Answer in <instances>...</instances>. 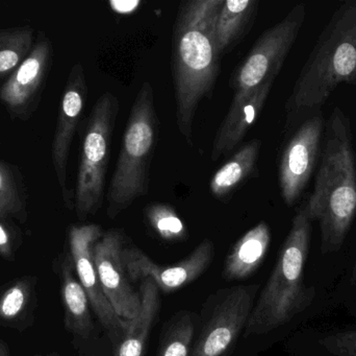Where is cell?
Here are the masks:
<instances>
[{
	"label": "cell",
	"instance_id": "cell-5",
	"mask_svg": "<svg viewBox=\"0 0 356 356\" xmlns=\"http://www.w3.org/2000/svg\"><path fill=\"white\" fill-rule=\"evenodd\" d=\"M159 136L154 88L145 82L131 107L108 190V217L115 219L149 192L150 167Z\"/></svg>",
	"mask_w": 356,
	"mask_h": 356
},
{
	"label": "cell",
	"instance_id": "cell-2",
	"mask_svg": "<svg viewBox=\"0 0 356 356\" xmlns=\"http://www.w3.org/2000/svg\"><path fill=\"white\" fill-rule=\"evenodd\" d=\"M321 162L307 205L309 219L318 221L322 255L336 253L346 240L356 215V161L350 121L334 109L324 132Z\"/></svg>",
	"mask_w": 356,
	"mask_h": 356
},
{
	"label": "cell",
	"instance_id": "cell-3",
	"mask_svg": "<svg viewBox=\"0 0 356 356\" xmlns=\"http://www.w3.org/2000/svg\"><path fill=\"white\" fill-rule=\"evenodd\" d=\"M343 83H356V0L337 8L299 73L286 102V129L319 110Z\"/></svg>",
	"mask_w": 356,
	"mask_h": 356
},
{
	"label": "cell",
	"instance_id": "cell-28",
	"mask_svg": "<svg viewBox=\"0 0 356 356\" xmlns=\"http://www.w3.org/2000/svg\"><path fill=\"white\" fill-rule=\"evenodd\" d=\"M0 356H10V350L2 342H0Z\"/></svg>",
	"mask_w": 356,
	"mask_h": 356
},
{
	"label": "cell",
	"instance_id": "cell-12",
	"mask_svg": "<svg viewBox=\"0 0 356 356\" xmlns=\"http://www.w3.org/2000/svg\"><path fill=\"white\" fill-rule=\"evenodd\" d=\"M88 98V84L83 65H73L60 100L58 123L52 141L51 157L63 199L68 208H74V196L67 187V167L71 144L79 127Z\"/></svg>",
	"mask_w": 356,
	"mask_h": 356
},
{
	"label": "cell",
	"instance_id": "cell-14",
	"mask_svg": "<svg viewBox=\"0 0 356 356\" xmlns=\"http://www.w3.org/2000/svg\"><path fill=\"white\" fill-rule=\"evenodd\" d=\"M52 61V45L39 33L31 54L0 87V102L13 116L26 118L38 104Z\"/></svg>",
	"mask_w": 356,
	"mask_h": 356
},
{
	"label": "cell",
	"instance_id": "cell-10",
	"mask_svg": "<svg viewBox=\"0 0 356 356\" xmlns=\"http://www.w3.org/2000/svg\"><path fill=\"white\" fill-rule=\"evenodd\" d=\"M104 235L98 225L73 226L69 232V246L71 258L79 281L85 290L90 305L99 319L111 338L114 341L122 340L129 321L121 319L115 313L106 299L96 271L93 258L94 245Z\"/></svg>",
	"mask_w": 356,
	"mask_h": 356
},
{
	"label": "cell",
	"instance_id": "cell-25",
	"mask_svg": "<svg viewBox=\"0 0 356 356\" xmlns=\"http://www.w3.org/2000/svg\"><path fill=\"white\" fill-rule=\"evenodd\" d=\"M29 297L27 282L20 281L8 288L0 296V318L8 321L16 319L24 311Z\"/></svg>",
	"mask_w": 356,
	"mask_h": 356
},
{
	"label": "cell",
	"instance_id": "cell-1",
	"mask_svg": "<svg viewBox=\"0 0 356 356\" xmlns=\"http://www.w3.org/2000/svg\"><path fill=\"white\" fill-rule=\"evenodd\" d=\"M224 0H191L180 6L173 29L172 71L178 131L192 142L193 123L201 100L211 95L220 71L213 43Z\"/></svg>",
	"mask_w": 356,
	"mask_h": 356
},
{
	"label": "cell",
	"instance_id": "cell-11",
	"mask_svg": "<svg viewBox=\"0 0 356 356\" xmlns=\"http://www.w3.org/2000/svg\"><path fill=\"white\" fill-rule=\"evenodd\" d=\"M123 236L118 230L104 233L94 245L93 258L100 286L115 313L131 321L141 311V296L131 288L123 263Z\"/></svg>",
	"mask_w": 356,
	"mask_h": 356
},
{
	"label": "cell",
	"instance_id": "cell-18",
	"mask_svg": "<svg viewBox=\"0 0 356 356\" xmlns=\"http://www.w3.org/2000/svg\"><path fill=\"white\" fill-rule=\"evenodd\" d=\"M141 311L129 321L124 336L120 341L116 356H143L146 342L160 309V290L152 278L141 280L140 286Z\"/></svg>",
	"mask_w": 356,
	"mask_h": 356
},
{
	"label": "cell",
	"instance_id": "cell-27",
	"mask_svg": "<svg viewBox=\"0 0 356 356\" xmlns=\"http://www.w3.org/2000/svg\"><path fill=\"white\" fill-rule=\"evenodd\" d=\"M0 255L6 259L13 257L12 238L2 219H0Z\"/></svg>",
	"mask_w": 356,
	"mask_h": 356
},
{
	"label": "cell",
	"instance_id": "cell-4",
	"mask_svg": "<svg viewBox=\"0 0 356 356\" xmlns=\"http://www.w3.org/2000/svg\"><path fill=\"white\" fill-rule=\"evenodd\" d=\"M311 238L312 219L305 203L293 219L275 267L253 307L246 336H261L286 325L315 300V286L305 282Z\"/></svg>",
	"mask_w": 356,
	"mask_h": 356
},
{
	"label": "cell",
	"instance_id": "cell-7",
	"mask_svg": "<svg viewBox=\"0 0 356 356\" xmlns=\"http://www.w3.org/2000/svg\"><path fill=\"white\" fill-rule=\"evenodd\" d=\"M305 15V4H297L280 22L264 31L232 73L229 82L234 93L232 100H242L265 82L275 79L298 37Z\"/></svg>",
	"mask_w": 356,
	"mask_h": 356
},
{
	"label": "cell",
	"instance_id": "cell-23",
	"mask_svg": "<svg viewBox=\"0 0 356 356\" xmlns=\"http://www.w3.org/2000/svg\"><path fill=\"white\" fill-rule=\"evenodd\" d=\"M146 219L150 227L167 242H179L188 238V229L172 207L152 204L146 208Z\"/></svg>",
	"mask_w": 356,
	"mask_h": 356
},
{
	"label": "cell",
	"instance_id": "cell-26",
	"mask_svg": "<svg viewBox=\"0 0 356 356\" xmlns=\"http://www.w3.org/2000/svg\"><path fill=\"white\" fill-rule=\"evenodd\" d=\"M319 345L334 356H356V330L327 334L320 339Z\"/></svg>",
	"mask_w": 356,
	"mask_h": 356
},
{
	"label": "cell",
	"instance_id": "cell-17",
	"mask_svg": "<svg viewBox=\"0 0 356 356\" xmlns=\"http://www.w3.org/2000/svg\"><path fill=\"white\" fill-rule=\"evenodd\" d=\"M271 242V231L265 222L257 224L234 245L224 265L225 279L241 280L252 275L261 265Z\"/></svg>",
	"mask_w": 356,
	"mask_h": 356
},
{
	"label": "cell",
	"instance_id": "cell-19",
	"mask_svg": "<svg viewBox=\"0 0 356 356\" xmlns=\"http://www.w3.org/2000/svg\"><path fill=\"white\" fill-rule=\"evenodd\" d=\"M261 146V140H252L222 165L209 183L211 194L218 199L226 198L244 183L254 171Z\"/></svg>",
	"mask_w": 356,
	"mask_h": 356
},
{
	"label": "cell",
	"instance_id": "cell-24",
	"mask_svg": "<svg viewBox=\"0 0 356 356\" xmlns=\"http://www.w3.org/2000/svg\"><path fill=\"white\" fill-rule=\"evenodd\" d=\"M194 332L190 313L177 315L165 334L158 356H188Z\"/></svg>",
	"mask_w": 356,
	"mask_h": 356
},
{
	"label": "cell",
	"instance_id": "cell-6",
	"mask_svg": "<svg viewBox=\"0 0 356 356\" xmlns=\"http://www.w3.org/2000/svg\"><path fill=\"white\" fill-rule=\"evenodd\" d=\"M120 104L116 95L106 92L92 109L83 135L81 162L74 192V209L79 219L102 208L106 189L113 136Z\"/></svg>",
	"mask_w": 356,
	"mask_h": 356
},
{
	"label": "cell",
	"instance_id": "cell-8",
	"mask_svg": "<svg viewBox=\"0 0 356 356\" xmlns=\"http://www.w3.org/2000/svg\"><path fill=\"white\" fill-rule=\"evenodd\" d=\"M325 123L321 110H315L297 127L282 152L280 187L284 203L293 206L307 187L319 160Z\"/></svg>",
	"mask_w": 356,
	"mask_h": 356
},
{
	"label": "cell",
	"instance_id": "cell-16",
	"mask_svg": "<svg viewBox=\"0 0 356 356\" xmlns=\"http://www.w3.org/2000/svg\"><path fill=\"white\" fill-rule=\"evenodd\" d=\"M257 0H224L213 31V43L218 56L230 52L250 31L259 10Z\"/></svg>",
	"mask_w": 356,
	"mask_h": 356
},
{
	"label": "cell",
	"instance_id": "cell-9",
	"mask_svg": "<svg viewBox=\"0 0 356 356\" xmlns=\"http://www.w3.org/2000/svg\"><path fill=\"white\" fill-rule=\"evenodd\" d=\"M259 286H236L218 303L199 334L192 356H224L246 328Z\"/></svg>",
	"mask_w": 356,
	"mask_h": 356
},
{
	"label": "cell",
	"instance_id": "cell-13",
	"mask_svg": "<svg viewBox=\"0 0 356 356\" xmlns=\"http://www.w3.org/2000/svg\"><path fill=\"white\" fill-rule=\"evenodd\" d=\"M215 246L209 240H203L190 255L175 265H158L136 247L123 249L122 258L131 282L152 278L159 290L173 292L202 275L213 261Z\"/></svg>",
	"mask_w": 356,
	"mask_h": 356
},
{
	"label": "cell",
	"instance_id": "cell-21",
	"mask_svg": "<svg viewBox=\"0 0 356 356\" xmlns=\"http://www.w3.org/2000/svg\"><path fill=\"white\" fill-rule=\"evenodd\" d=\"M27 219V192L24 179L14 165L0 160V219Z\"/></svg>",
	"mask_w": 356,
	"mask_h": 356
},
{
	"label": "cell",
	"instance_id": "cell-20",
	"mask_svg": "<svg viewBox=\"0 0 356 356\" xmlns=\"http://www.w3.org/2000/svg\"><path fill=\"white\" fill-rule=\"evenodd\" d=\"M72 258L66 257L63 265L62 296L66 314V325L75 334L86 336L93 330L90 301L81 282L73 275Z\"/></svg>",
	"mask_w": 356,
	"mask_h": 356
},
{
	"label": "cell",
	"instance_id": "cell-29",
	"mask_svg": "<svg viewBox=\"0 0 356 356\" xmlns=\"http://www.w3.org/2000/svg\"><path fill=\"white\" fill-rule=\"evenodd\" d=\"M350 280H351V284H356V259H355V265H353V274H351Z\"/></svg>",
	"mask_w": 356,
	"mask_h": 356
},
{
	"label": "cell",
	"instance_id": "cell-22",
	"mask_svg": "<svg viewBox=\"0 0 356 356\" xmlns=\"http://www.w3.org/2000/svg\"><path fill=\"white\" fill-rule=\"evenodd\" d=\"M31 27L0 29V79L10 77L35 45Z\"/></svg>",
	"mask_w": 356,
	"mask_h": 356
},
{
	"label": "cell",
	"instance_id": "cell-15",
	"mask_svg": "<svg viewBox=\"0 0 356 356\" xmlns=\"http://www.w3.org/2000/svg\"><path fill=\"white\" fill-rule=\"evenodd\" d=\"M273 83L274 79H269L246 98L232 100L229 111L220 125L213 139L211 161L216 162L219 160L221 157L234 150L242 141L263 111Z\"/></svg>",
	"mask_w": 356,
	"mask_h": 356
}]
</instances>
